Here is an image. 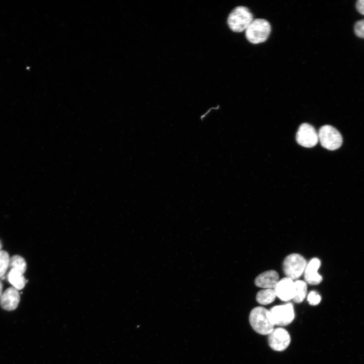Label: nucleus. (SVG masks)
Instances as JSON below:
<instances>
[{"instance_id": "0eeeda50", "label": "nucleus", "mask_w": 364, "mask_h": 364, "mask_svg": "<svg viewBox=\"0 0 364 364\" xmlns=\"http://www.w3.org/2000/svg\"><path fill=\"white\" fill-rule=\"evenodd\" d=\"M296 139L300 145L306 148H313L319 142L318 133L312 126L307 123L301 125Z\"/></svg>"}, {"instance_id": "f03ea898", "label": "nucleus", "mask_w": 364, "mask_h": 364, "mask_svg": "<svg viewBox=\"0 0 364 364\" xmlns=\"http://www.w3.org/2000/svg\"><path fill=\"white\" fill-rule=\"evenodd\" d=\"M253 20V15L248 8L239 6L229 14L228 24L232 31L240 33L246 31Z\"/></svg>"}, {"instance_id": "412c9836", "label": "nucleus", "mask_w": 364, "mask_h": 364, "mask_svg": "<svg viewBox=\"0 0 364 364\" xmlns=\"http://www.w3.org/2000/svg\"><path fill=\"white\" fill-rule=\"evenodd\" d=\"M3 284L1 282V281H0V297H1L2 294H3Z\"/></svg>"}, {"instance_id": "9b49d317", "label": "nucleus", "mask_w": 364, "mask_h": 364, "mask_svg": "<svg viewBox=\"0 0 364 364\" xmlns=\"http://www.w3.org/2000/svg\"><path fill=\"white\" fill-rule=\"evenodd\" d=\"M20 300L19 290L11 287L4 291L0 297V305L6 311H13L17 308Z\"/></svg>"}, {"instance_id": "f257e3e1", "label": "nucleus", "mask_w": 364, "mask_h": 364, "mask_svg": "<svg viewBox=\"0 0 364 364\" xmlns=\"http://www.w3.org/2000/svg\"><path fill=\"white\" fill-rule=\"evenodd\" d=\"M249 320L253 329L260 334L269 335L274 329L269 316V311L262 307H256L251 311Z\"/></svg>"}, {"instance_id": "4be33fe9", "label": "nucleus", "mask_w": 364, "mask_h": 364, "mask_svg": "<svg viewBox=\"0 0 364 364\" xmlns=\"http://www.w3.org/2000/svg\"><path fill=\"white\" fill-rule=\"evenodd\" d=\"M2 244H1V241H0V252L2 251Z\"/></svg>"}, {"instance_id": "6e6552de", "label": "nucleus", "mask_w": 364, "mask_h": 364, "mask_svg": "<svg viewBox=\"0 0 364 364\" xmlns=\"http://www.w3.org/2000/svg\"><path fill=\"white\" fill-rule=\"evenodd\" d=\"M268 335L269 346L275 351H284L290 344V335L288 332L284 328L274 329Z\"/></svg>"}, {"instance_id": "423d86ee", "label": "nucleus", "mask_w": 364, "mask_h": 364, "mask_svg": "<svg viewBox=\"0 0 364 364\" xmlns=\"http://www.w3.org/2000/svg\"><path fill=\"white\" fill-rule=\"evenodd\" d=\"M318 137L322 147L329 151H335L339 149L343 142L341 133L330 125L322 127L319 130Z\"/></svg>"}, {"instance_id": "9d476101", "label": "nucleus", "mask_w": 364, "mask_h": 364, "mask_svg": "<svg viewBox=\"0 0 364 364\" xmlns=\"http://www.w3.org/2000/svg\"><path fill=\"white\" fill-rule=\"evenodd\" d=\"M321 264V261L318 258H313L307 263L304 272L305 279L307 283L315 285L320 284L322 281V277L318 273Z\"/></svg>"}, {"instance_id": "dca6fc26", "label": "nucleus", "mask_w": 364, "mask_h": 364, "mask_svg": "<svg viewBox=\"0 0 364 364\" xmlns=\"http://www.w3.org/2000/svg\"><path fill=\"white\" fill-rule=\"evenodd\" d=\"M9 268L10 269L16 270L24 274L27 268L26 261L21 256L15 255L10 258Z\"/></svg>"}, {"instance_id": "ddd939ff", "label": "nucleus", "mask_w": 364, "mask_h": 364, "mask_svg": "<svg viewBox=\"0 0 364 364\" xmlns=\"http://www.w3.org/2000/svg\"><path fill=\"white\" fill-rule=\"evenodd\" d=\"M7 277L8 282L12 287L18 290H21L25 287L27 281L21 272L14 269H10Z\"/></svg>"}, {"instance_id": "a211bd4d", "label": "nucleus", "mask_w": 364, "mask_h": 364, "mask_svg": "<svg viewBox=\"0 0 364 364\" xmlns=\"http://www.w3.org/2000/svg\"><path fill=\"white\" fill-rule=\"evenodd\" d=\"M308 301L312 306H317L320 303L321 297L316 291H312L308 296Z\"/></svg>"}, {"instance_id": "f3484780", "label": "nucleus", "mask_w": 364, "mask_h": 364, "mask_svg": "<svg viewBox=\"0 0 364 364\" xmlns=\"http://www.w3.org/2000/svg\"><path fill=\"white\" fill-rule=\"evenodd\" d=\"M10 259L7 252L4 251L0 252V279L4 277L9 268Z\"/></svg>"}, {"instance_id": "f8f14e48", "label": "nucleus", "mask_w": 364, "mask_h": 364, "mask_svg": "<svg viewBox=\"0 0 364 364\" xmlns=\"http://www.w3.org/2000/svg\"><path fill=\"white\" fill-rule=\"evenodd\" d=\"M279 281L278 273L270 270L259 275L255 280V284L257 286L264 289H274Z\"/></svg>"}, {"instance_id": "6ab92c4d", "label": "nucleus", "mask_w": 364, "mask_h": 364, "mask_svg": "<svg viewBox=\"0 0 364 364\" xmlns=\"http://www.w3.org/2000/svg\"><path fill=\"white\" fill-rule=\"evenodd\" d=\"M355 32L358 37L364 39V19L356 23L355 27Z\"/></svg>"}, {"instance_id": "1a4fd4ad", "label": "nucleus", "mask_w": 364, "mask_h": 364, "mask_svg": "<svg viewBox=\"0 0 364 364\" xmlns=\"http://www.w3.org/2000/svg\"><path fill=\"white\" fill-rule=\"evenodd\" d=\"M276 296L281 301L288 302L294 299L295 296V282L288 277L279 280L274 288Z\"/></svg>"}, {"instance_id": "7ed1b4c3", "label": "nucleus", "mask_w": 364, "mask_h": 364, "mask_svg": "<svg viewBox=\"0 0 364 364\" xmlns=\"http://www.w3.org/2000/svg\"><path fill=\"white\" fill-rule=\"evenodd\" d=\"M271 31L270 23L263 19L254 20L246 31L248 40L252 44H258L268 39Z\"/></svg>"}, {"instance_id": "2eb2a0df", "label": "nucleus", "mask_w": 364, "mask_h": 364, "mask_svg": "<svg viewBox=\"0 0 364 364\" xmlns=\"http://www.w3.org/2000/svg\"><path fill=\"white\" fill-rule=\"evenodd\" d=\"M295 291L294 302L300 304L303 302L307 295V284L305 281L297 280L295 282Z\"/></svg>"}, {"instance_id": "aec40b11", "label": "nucleus", "mask_w": 364, "mask_h": 364, "mask_svg": "<svg viewBox=\"0 0 364 364\" xmlns=\"http://www.w3.org/2000/svg\"><path fill=\"white\" fill-rule=\"evenodd\" d=\"M356 7L358 12L364 15V0H359L357 3Z\"/></svg>"}, {"instance_id": "39448f33", "label": "nucleus", "mask_w": 364, "mask_h": 364, "mask_svg": "<svg viewBox=\"0 0 364 364\" xmlns=\"http://www.w3.org/2000/svg\"><path fill=\"white\" fill-rule=\"evenodd\" d=\"M269 316L274 326H287L295 319L294 306L290 303L275 306L269 311Z\"/></svg>"}, {"instance_id": "4468645a", "label": "nucleus", "mask_w": 364, "mask_h": 364, "mask_svg": "<svg viewBox=\"0 0 364 364\" xmlns=\"http://www.w3.org/2000/svg\"><path fill=\"white\" fill-rule=\"evenodd\" d=\"M276 297L274 289H264L258 292L256 299L260 305H267L272 303Z\"/></svg>"}, {"instance_id": "20e7f679", "label": "nucleus", "mask_w": 364, "mask_h": 364, "mask_svg": "<svg viewBox=\"0 0 364 364\" xmlns=\"http://www.w3.org/2000/svg\"><path fill=\"white\" fill-rule=\"evenodd\" d=\"M307 262L301 255L297 254L288 256L283 262V270L287 277L293 280L298 279L304 273Z\"/></svg>"}]
</instances>
